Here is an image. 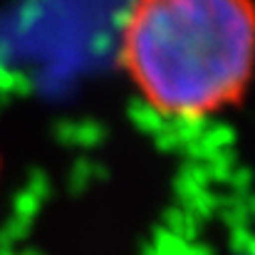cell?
<instances>
[{"label": "cell", "mask_w": 255, "mask_h": 255, "mask_svg": "<svg viewBox=\"0 0 255 255\" xmlns=\"http://www.w3.org/2000/svg\"><path fill=\"white\" fill-rule=\"evenodd\" d=\"M119 65L164 117L233 109L255 80V0H131Z\"/></svg>", "instance_id": "6da1fadb"}]
</instances>
